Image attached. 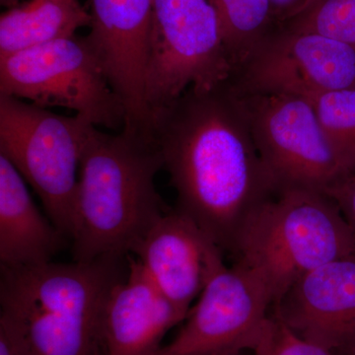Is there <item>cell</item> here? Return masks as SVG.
<instances>
[{"mask_svg": "<svg viewBox=\"0 0 355 355\" xmlns=\"http://www.w3.org/2000/svg\"><path fill=\"white\" fill-rule=\"evenodd\" d=\"M249 352H241V354H233V355H251V354H249ZM252 355H254V354H252Z\"/></svg>", "mask_w": 355, "mask_h": 355, "instance_id": "25", "label": "cell"}, {"mask_svg": "<svg viewBox=\"0 0 355 355\" xmlns=\"http://www.w3.org/2000/svg\"><path fill=\"white\" fill-rule=\"evenodd\" d=\"M231 88L279 191L305 188L324 193L349 174L309 100L286 93Z\"/></svg>", "mask_w": 355, "mask_h": 355, "instance_id": "8", "label": "cell"}, {"mask_svg": "<svg viewBox=\"0 0 355 355\" xmlns=\"http://www.w3.org/2000/svg\"><path fill=\"white\" fill-rule=\"evenodd\" d=\"M211 2L220 20L222 34L234 73L279 28V24L270 0Z\"/></svg>", "mask_w": 355, "mask_h": 355, "instance_id": "17", "label": "cell"}, {"mask_svg": "<svg viewBox=\"0 0 355 355\" xmlns=\"http://www.w3.org/2000/svg\"><path fill=\"white\" fill-rule=\"evenodd\" d=\"M128 254V272L110 295L104 321V355H154L173 327L184 321Z\"/></svg>", "mask_w": 355, "mask_h": 355, "instance_id": "14", "label": "cell"}, {"mask_svg": "<svg viewBox=\"0 0 355 355\" xmlns=\"http://www.w3.org/2000/svg\"><path fill=\"white\" fill-rule=\"evenodd\" d=\"M128 256L1 266L0 329L26 355H104L103 321Z\"/></svg>", "mask_w": 355, "mask_h": 355, "instance_id": "2", "label": "cell"}, {"mask_svg": "<svg viewBox=\"0 0 355 355\" xmlns=\"http://www.w3.org/2000/svg\"><path fill=\"white\" fill-rule=\"evenodd\" d=\"M350 355H355V352H354V354H350Z\"/></svg>", "mask_w": 355, "mask_h": 355, "instance_id": "26", "label": "cell"}, {"mask_svg": "<svg viewBox=\"0 0 355 355\" xmlns=\"http://www.w3.org/2000/svg\"><path fill=\"white\" fill-rule=\"evenodd\" d=\"M273 306L263 277L241 261L217 273L184 326L154 355H233L253 352Z\"/></svg>", "mask_w": 355, "mask_h": 355, "instance_id": "9", "label": "cell"}, {"mask_svg": "<svg viewBox=\"0 0 355 355\" xmlns=\"http://www.w3.org/2000/svg\"><path fill=\"white\" fill-rule=\"evenodd\" d=\"M90 22V13L78 0H30L2 13L0 58L76 36Z\"/></svg>", "mask_w": 355, "mask_h": 355, "instance_id": "16", "label": "cell"}, {"mask_svg": "<svg viewBox=\"0 0 355 355\" xmlns=\"http://www.w3.org/2000/svg\"><path fill=\"white\" fill-rule=\"evenodd\" d=\"M279 28L321 35L355 48V0H306Z\"/></svg>", "mask_w": 355, "mask_h": 355, "instance_id": "18", "label": "cell"}, {"mask_svg": "<svg viewBox=\"0 0 355 355\" xmlns=\"http://www.w3.org/2000/svg\"><path fill=\"white\" fill-rule=\"evenodd\" d=\"M130 254L151 284L186 318L193 300L225 268L220 248L175 209L158 219Z\"/></svg>", "mask_w": 355, "mask_h": 355, "instance_id": "12", "label": "cell"}, {"mask_svg": "<svg viewBox=\"0 0 355 355\" xmlns=\"http://www.w3.org/2000/svg\"><path fill=\"white\" fill-rule=\"evenodd\" d=\"M151 132L176 191L175 210L237 258L254 216L279 188L228 81L189 89L153 111Z\"/></svg>", "mask_w": 355, "mask_h": 355, "instance_id": "1", "label": "cell"}, {"mask_svg": "<svg viewBox=\"0 0 355 355\" xmlns=\"http://www.w3.org/2000/svg\"><path fill=\"white\" fill-rule=\"evenodd\" d=\"M242 91L309 99L355 89V48L311 33L277 28L229 79Z\"/></svg>", "mask_w": 355, "mask_h": 355, "instance_id": "10", "label": "cell"}, {"mask_svg": "<svg viewBox=\"0 0 355 355\" xmlns=\"http://www.w3.org/2000/svg\"><path fill=\"white\" fill-rule=\"evenodd\" d=\"M254 355H336L331 350L308 342L289 329L270 311Z\"/></svg>", "mask_w": 355, "mask_h": 355, "instance_id": "20", "label": "cell"}, {"mask_svg": "<svg viewBox=\"0 0 355 355\" xmlns=\"http://www.w3.org/2000/svg\"><path fill=\"white\" fill-rule=\"evenodd\" d=\"M0 355H26L6 331L0 329Z\"/></svg>", "mask_w": 355, "mask_h": 355, "instance_id": "23", "label": "cell"}, {"mask_svg": "<svg viewBox=\"0 0 355 355\" xmlns=\"http://www.w3.org/2000/svg\"><path fill=\"white\" fill-rule=\"evenodd\" d=\"M19 2L20 0H0L2 6L9 7V8L19 6Z\"/></svg>", "mask_w": 355, "mask_h": 355, "instance_id": "24", "label": "cell"}, {"mask_svg": "<svg viewBox=\"0 0 355 355\" xmlns=\"http://www.w3.org/2000/svg\"><path fill=\"white\" fill-rule=\"evenodd\" d=\"M0 95L76 112L96 127L123 128L125 111L85 37L0 58Z\"/></svg>", "mask_w": 355, "mask_h": 355, "instance_id": "7", "label": "cell"}, {"mask_svg": "<svg viewBox=\"0 0 355 355\" xmlns=\"http://www.w3.org/2000/svg\"><path fill=\"white\" fill-rule=\"evenodd\" d=\"M355 254V240L338 205L322 191L280 190L258 212L236 260L257 270L273 305L305 273Z\"/></svg>", "mask_w": 355, "mask_h": 355, "instance_id": "4", "label": "cell"}, {"mask_svg": "<svg viewBox=\"0 0 355 355\" xmlns=\"http://www.w3.org/2000/svg\"><path fill=\"white\" fill-rule=\"evenodd\" d=\"M90 121L0 95V154L34 189L49 219L70 240L84 132Z\"/></svg>", "mask_w": 355, "mask_h": 355, "instance_id": "5", "label": "cell"}, {"mask_svg": "<svg viewBox=\"0 0 355 355\" xmlns=\"http://www.w3.org/2000/svg\"><path fill=\"white\" fill-rule=\"evenodd\" d=\"M307 100L349 173L355 172V89L323 93Z\"/></svg>", "mask_w": 355, "mask_h": 355, "instance_id": "19", "label": "cell"}, {"mask_svg": "<svg viewBox=\"0 0 355 355\" xmlns=\"http://www.w3.org/2000/svg\"><path fill=\"white\" fill-rule=\"evenodd\" d=\"M25 179L0 154V265L49 263L67 237L36 207Z\"/></svg>", "mask_w": 355, "mask_h": 355, "instance_id": "15", "label": "cell"}, {"mask_svg": "<svg viewBox=\"0 0 355 355\" xmlns=\"http://www.w3.org/2000/svg\"><path fill=\"white\" fill-rule=\"evenodd\" d=\"M233 67L211 0H153L146 102L150 112L191 88L227 83Z\"/></svg>", "mask_w": 355, "mask_h": 355, "instance_id": "6", "label": "cell"}, {"mask_svg": "<svg viewBox=\"0 0 355 355\" xmlns=\"http://www.w3.org/2000/svg\"><path fill=\"white\" fill-rule=\"evenodd\" d=\"M163 169L153 135L84 132L71 236L73 261L128 256L168 210L155 187Z\"/></svg>", "mask_w": 355, "mask_h": 355, "instance_id": "3", "label": "cell"}, {"mask_svg": "<svg viewBox=\"0 0 355 355\" xmlns=\"http://www.w3.org/2000/svg\"><path fill=\"white\" fill-rule=\"evenodd\" d=\"M324 193L338 205L355 240V172L340 178Z\"/></svg>", "mask_w": 355, "mask_h": 355, "instance_id": "21", "label": "cell"}, {"mask_svg": "<svg viewBox=\"0 0 355 355\" xmlns=\"http://www.w3.org/2000/svg\"><path fill=\"white\" fill-rule=\"evenodd\" d=\"M277 24L286 20L291 14L297 10L306 0H270Z\"/></svg>", "mask_w": 355, "mask_h": 355, "instance_id": "22", "label": "cell"}, {"mask_svg": "<svg viewBox=\"0 0 355 355\" xmlns=\"http://www.w3.org/2000/svg\"><path fill=\"white\" fill-rule=\"evenodd\" d=\"M86 41L125 111V130L151 132L146 102L153 0H90Z\"/></svg>", "mask_w": 355, "mask_h": 355, "instance_id": "11", "label": "cell"}, {"mask_svg": "<svg viewBox=\"0 0 355 355\" xmlns=\"http://www.w3.org/2000/svg\"><path fill=\"white\" fill-rule=\"evenodd\" d=\"M294 333L336 355L355 352V254L305 273L273 305Z\"/></svg>", "mask_w": 355, "mask_h": 355, "instance_id": "13", "label": "cell"}]
</instances>
